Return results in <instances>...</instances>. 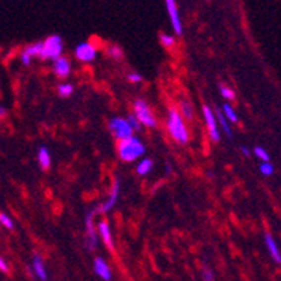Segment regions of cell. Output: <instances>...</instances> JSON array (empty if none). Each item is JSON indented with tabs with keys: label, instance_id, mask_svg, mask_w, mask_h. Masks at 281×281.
<instances>
[{
	"label": "cell",
	"instance_id": "obj_1",
	"mask_svg": "<svg viewBox=\"0 0 281 281\" xmlns=\"http://www.w3.org/2000/svg\"><path fill=\"white\" fill-rule=\"evenodd\" d=\"M166 128L170 138L179 145H187L190 142V132L177 107L172 105L167 111Z\"/></svg>",
	"mask_w": 281,
	"mask_h": 281
},
{
	"label": "cell",
	"instance_id": "obj_2",
	"mask_svg": "<svg viewBox=\"0 0 281 281\" xmlns=\"http://www.w3.org/2000/svg\"><path fill=\"white\" fill-rule=\"evenodd\" d=\"M145 152H146L145 143L138 137H134V135L117 143V155L120 160L125 163L138 160L145 155Z\"/></svg>",
	"mask_w": 281,
	"mask_h": 281
},
{
	"label": "cell",
	"instance_id": "obj_3",
	"mask_svg": "<svg viewBox=\"0 0 281 281\" xmlns=\"http://www.w3.org/2000/svg\"><path fill=\"white\" fill-rule=\"evenodd\" d=\"M132 114L137 117V120L145 128H156L158 127V118L155 117L150 105L143 98H135L132 101Z\"/></svg>",
	"mask_w": 281,
	"mask_h": 281
},
{
	"label": "cell",
	"instance_id": "obj_4",
	"mask_svg": "<svg viewBox=\"0 0 281 281\" xmlns=\"http://www.w3.org/2000/svg\"><path fill=\"white\" fill-rule=\"evenodd\" d=\"M63 52V41L62 37L58 34H52L47 37L43 41V49H41V59L43 61H55Z\"/></svg>",
	"mask_w": 281,
	"mask_h": 281
},
{
	"label": "cell",
	"instance_id": "obj_5",
	"mask_svg": "<svg viewBox=\"0 0 281 281\" xmlns=\"http://www.w3.org/2000/svg\"><path fill=\"white\" fill-rule=\"evenodd\" d=\"M97 210L89 211L85 215V231H86V237H85V246L89 252H94L98 245V235H97L96 224H94V217H96Z\"/></svg>",
	"mask_w": 281,
	"mask_h": 281
},
{
	"label": "cell",
	"instance_id": "obj_6",
	"mask_svg": "<svg viewBox=\"0 0 281 281\" xmlns=\"http://www.w3.org/2000/svg\"><path fill=\"white\" fill-rule=\"evenodd\" d=\"M108 130L111 132V135L117 140V142L130 138V137H132V132H134L125 117H113V118H110Z\"/></svg>",
	"mask_w": 281,
	"mask_h": 281
},
{
	"label": "cell",
	"instance_id": "obj_7",
	"mask_svg": "<svg viewBox=\"0 0 281 281\" xmlns=\"http://www.w3.org/2000/svg\"><path fill=\"white\" fill-rule=\"evenodd\" d=\"M75 58L82 63L93 62L97 58V47L90 41H83L75 48Z\"/></svg>",
	"mask_w": 281,
	"mask_h": 281
},
{
	"label": "cell",
	"instance_id": "obj_8",
	"mask_svg": "<svg viewBox=\"0 0 281 281\" xmlns=\"http://www.w3.org/2000/svg\"><path fill=\"white\" fill-rule=\"evenodd\" d=\"M202 115H204V120H205V125H207V131H208L210 140L212 142H220V127H218V123H217L215 114L212 113V110L207 104L202 105Z\"/></svg>",
	"mask_w": 281,
	"mask_h": 281
},
{
	"label": "cell",
	"instance_id": "obj_9",
	"mask_svg": "<svg viewBox=\"0 0 281 281\" xmlns=\"http://www.w3.org/2000/svg\"><path fill=\"white\" fill-rule=\"evenodd\" d=\"M165 6H166L167 14L170 18V24L175 31L176 35L183 34V23L180 18V13H179V7H177V1L176 0H165Z\"/></svg>",
	"mask_w": 281,
	"mask_h": 281
},
{
	"label": "cell",
	"instance_id": "obj_10",
	"mask_svg": "<svg viewBox=\"0 0 281 281\" xmlns=\"http://www.w3.org/2000/svg\"><path fill=\"white\" fill-rule=\"evenodd\" d=\"M120 179L118 177H114V180H113V186H111V190H110V194H108V197H107V200H105L103 204H100L98 205V208H97V212H101V214H105V212H108V211H111L113 208L115 207V204L118 201V197H120Z\"/></svg>",
	"mask_w": 281,
	"mask_h": 281
},
{
	"label": "cell",
	"instance_id": "obj_11",
	"mask_svg": "<svg viewBox=\"0 0 281 281\" xmlns=\"http://www.w3.org/2000/svg\"><path fill=\"white\" fill-rule=\"evenodd\" d=\"M97 235L103 240V243L110 252H114V239H113V234H111V227L107 220L98 221L97 224Z\"/></svg>",
	"mask_w": 281,
	"mask_h": 281
},
{
	"label": "cell",
	"instance_id": "obj_12",
	"mask_svg": "<svg viewBox=\"0 0 281 281\" xmlns=\"http://www.w3.org/2000/svg\"><path fill=\"white\" fill-rule=\"evenodd\" d=\"M52 72L55 73V76L61 78V79H65L68 78L72 72V65H70L69 58L66 56H59L58 59L52 61Z\"/></svg>",
	"mask_w": 281,
	"mask_h": 281
},
{
	"label": "cell",
	"instance_id": "obj_13",
	"mask_svg": "<svg viewBox=\"0 0 281 281\" xmlns=\"http://www.w3.org/2000/svg\"><path fill=\"white\" fill-rule=\"evenodd\" d=\"M93 270H94V273H96L101 280L111 281V279H113V273H111L110 266H108V263L105 262L103 257H100V256L93 260Z\"/></svg>",
	"mask_w": 281,
	"mask_h": 281
},
{
	"label": "cell",
	"instance_id": "obj_14",
	"mask_svg": "<svg viewBox=\"0 0 281 281\" xmlns=\"http://www.w3.org/2000/svg\"><path fill=\"white\" fill-rule=\"evenodd\" d=\"M31 269H33V273H34L37 279H40L41 281L48 280V273H47V269H45L44 260H43V257L38 255V253H34V255H33V259H31Z\"/></svg>",
	"mask_w": 281,
	"mask_h": 281
},
{
	"label": "cell",
	"instance_id": "obj_15",
	"mask_svg": "<svg viewBox=\"0 0 281 281\" xmlns=\"http://www.w3.org/2000/svg\"><path fill=\"white\" fill-rule=\"evenodd\" d=\"M264 243H266V247H267V250H269V253L272 256L273 260L276 263H281V250L272 234H269V232L264 234Z\"/></svg>",
	"mask_w": 281,
	"mask_h": 281
},
{
	"label": "cell",
	"instance_id": "obj_16",
	"mask_svg": "<svg viewBox=\"0 0 281 281\" xmlns=\"http://www.w3.org/2000/svg\"><path fill=\"white\" fill-rule=\"evenodd\" d=\"M177 110H179L180 115L183 117V120H187V121H193L194 120V107L187 98L179 100Z\"/></svg>",
	"mask_w": 281,
	"mask_h": 281
},
{
	"label": "cell",
	"instance_id": "obj_17",
	"mask_svg": "<svg viewBox=\"0 0 281 281\" xmlns=\"http://www.w3.org/2000/svg\"><path fill=\"white\" fill-rule=\"evenodd\" d=\"M37 160H38V165L43 170H48L51 167V153L47 146H40L38 148V153H37Z\"/></svg>",
	"mask_w": 281,
	"mask_h": 281
},
{
	"label": "cell",
	"instance_id": "obj_18",
	"mask_svg": "<svg viewBox=\"0 0 281 281\" xmlns=\"http://www.w3.org/2000/svg\"><path fill=\"white\" fill-rule=\"evenodd\" d=\"M215 118H217V123H220L221 130L225 132V135L229 137V138H232V130H231V125H229L228 120H227V118L224 117V114H222L220 107H217V110H215Z\"/></svg>",
	"mask_w": 281,
	"mask_h": 281
},
{
	"label": "cell",
	"instance_id": "obj_19",
	"mask_svg": "<svg viewBox=\"0 0 281 281\" xmlns=\"http://www.w3.org/2000/svg\"><path fill=\"white\" fill-rule=\"evenodd\" d=\"M153 169V160L149 158L140 159L137 165V175L138 176H146L150 173V170Z\"/></svg>",
	"mask_w": 281,
	"mask_h": 281
},
{
	"label": "cell",
	"instance_id": "obj_20",
	"mask_svg": "<svg viewBox=\"0 0 281 281\" xmlns=\"http://www.w3.org/2000/svg\"><path fill=\"white\" fill-rule=\"evenodd\" d=\"M41 49H43V41L33 43V44L27 45L23 49V52H26L30 58H40L41 56Z\"/></svg>",
	"mask_w": 281,
	"mask_h": 281
},
{
	"label": "cell",
	"instance_id": "obj_21",
	"mask_svg": "<svg viewBox=\"0 0 281 281\" xmlns=\"http://www.w3.org/2000/svg\"><path fill=\"white\" fill-rule=\"evenodd\" d=\"M222 114L224 117L228 120V123H232V124H236L239 120H237V114L235 113V110H234V107L228 103H225V104L222 105Z\"/></svg>",
	"mask_w": 281,
	"mask_h": 281
},
{
	"label": "cell",
	"instance_id": "obj_22",
	"mask_svg": "<svg viewBox=\"0 0 281 281\" xmlns=\"http://www.w3.org/2000/svg\"><path fill=\"white\" fill-rule=\"evenodd\" d=\"M105 52L107 55L111 58V59H114V61H118V59H121L123 58V48L120 47V45H115V44H110L107 48H105Z\"/></svg>",
	"mask_w": 281,
	"mask_h": 281
},
{
	"label": "cell",
	"instance_id": "obj_23",
	"mask_svg": "<svg viewBox=\"0 0 281 281\" xmlns=\"http://www.w3.org/2000/svg\"><path fill=\"white\" fill-rule=\"evenodd\" d=\"M159 41H160L162 47L170 49V48H173L176 45V37L175 35L169 34V33H162V34L159 35Z\"/></svg>",
	"mask_w": 281,
	"mask_h": 281
},
{
	"label": "cell",
	"instance_id": "obj_24",
	"mask_svg": "<svg viewBox=\"0 0 281 281\" xmlns=\"http://www.w3.org/2000/svg\"><path fill=\"white\" fill-rule=\"evenodd\" d=\"M73 85L72 83H59L58 85V94L63 98L69 97L72 93H73Z\"/></svg>",
	"mask_w": 281,
	"mask_h": 281
},
{
	"label": "cell",
	"instance_id": "obj_25",
	"mask_svg": "<svg viewBox=\"0 0 281 281\" xmlns=\"http://www.w3.org/2000/svg\"><path fill=\"white\" fill-rule=\"evenodd\" d=\"M0 225L9 229V231H13L14 229V221L11 220L10 215H7L6 212H0Z\"/></svg>",
	"mask_w": 281,
	"mask_h": 281
},
{
	"label": "cell",
	"instance_id": "obj_26",
	"mask_svg": "<svg viewBox=\"0 0 281 281\" xmlns=\"http://www.w3.org/2000/svg\"><path fill=\"white\" fill-rule=\"evenodd\" d=\"M220 93L221 96L227 98V100H235V92L225 85H220Z\"/></svg>",
	"mask_w": 281,
	"mask_h": 281
},
{
	"label": "cell",
	"instance_id": "obj_27",
	"mask_svg": "<svg viewBox=\"0 0 281 281\" xmlns=\"http://www.w3.org/2000/svg\"><path fill=\"white\" fill-rule=\"evenodd\" d=\"M253 153H255L257 158L260 159L262 162H270V155L267 153V150L262 148V146H256L253 149Z\"/></svg>",
	"mask_w": 281,
	"mask_h": 281
},
{
	"label": "cell",
	"instance_id": "obj_28",
	"mask_svg": "<svg viewBox=\"0 0 281 281\" xmlns=\"http://www.w3.org/2000/svg\"><path fill=\"white\" fill-rule=\"evenodd\" d=\"M259 170L263 176H272L274 173V167L270 162H262L259 166Z\"/></svg>",
	"mask_w": 281,
	"mask_h": 281
},
{
	"label": "cell",
	"instance_id": "obj_29",
	"mask_svg": "<svg viewBox=\"0 0 281 281\" xmlns=\"http://www.w3.org/2000/svg\"><path fill=\"white\" fill-rule=\"evenodd\" d=\"M125 118H127V121H128V124L131 125L132 131H140V127H142V125H140V121L137 120V117H135V115L130 114V115H127Z\"/></svg>",
	"mask_w": 281,
	"mask_h": 281
},
{
	"label": "cell",
	"instance_id": "obj_30",
	"mask_svg": "<svg viewBox=\"0 0 281 281\" xmlns=\"http://www.w3.org/2000/svg\"><path fill=\"white\" fill-rule=\"evenodd\" d=\"M215 280V276H214V272L208 269V267H205V269H202V281H214Z\"/></svg>",
	"mask_w": 281,
	"mask_h": 281
},
{
	"label": "cell",
	"instance_id": "obj_31",
	"mask_svg": "<svg viewBox=\"0 0 281 281\" xmlns=\"http://www.w3.org/2000/svg\"><path fill=\"white\" fill-rule=\"evenodd\" d=\"M128 80L131 83H140L143 80V78H142V75L137 73V72H131V73H128Z\"/></svg>",
	"mask_w": 281,
	"mask_h": 281
},
{
	"label": "cell",
	"instance_id": "obj_32",
	"mask_svg": "<svg viewBox=\"0 0 281 281\" xmlns=\"http://www.w3.org/2000/svg\"><path fill=\"white\" fill-rule=\"evenodd\" d=\"M31 61H33V58H30L26 52L21 51V53H20V62H21L24 66H28V65H31Z\"/></svg>",
	"mask_w": 281,
	"mask_h": 281
},
{
	"label": "cell",
	"instance_id": "obj_33",
	"mask_svg": "<svg viewBox=\"0 0 281 281\" xmlns=\"http://www.w3.org/2000/svg\"><path fill=\"white\" fill-rule=\"evenodd\" d=\"M0 272H3V273H9L10 272V267H9V264H7V262L0 256Z\"/></svg>",
	"mask_w": 281,
	"mask_h": 281
},
{
	"label": "cell",
	"instance_id": "obj_34",
	"mask_svg": "<svg viewBox=\"0 0 281 281\" xmlns=\"http://www.w3.org/2000/svg\"><path fill=\"white\" fill-rule=\"evenodd\" d=\"M6 117H7V108L0 103V121L4 120Z\"/></svg>",
	"mask_w": 281,
	"mask_h": 281
},
{
	"label": "cell",
	"instance_id": "obj_35",
	"mask_svg": "<svg viewBox=\"0 0 281 281\" xmlns=\"http://www.w3.org/2000/svg\"><path fill=\"white\" fill-rule=\"evenodd\" d=\"M240 152H242V153H243V155H245L246 158H249V156H250V155H252V152H250V149H249V148H247V146H243V145H242V146H240Z\"/></svg>",
	"mask_w": 281,
	"mask_h": 281
},
{
	"label": "cell",
	"instance_id": "obj_36",
	"mask_svg": "<svg viewBox=\"0 0 281 281\" xmlns=\"http://www.w3.org/2000/svg\"><path fill=\"white\" fill-rule=\"evenodd\" d=\"M166 172H167V175H170L172 173V169H170V165L167 163V166H166Z\"/></svg>",
	"mask_w": 281,
	"mask_h": 281
}]
</instances>
